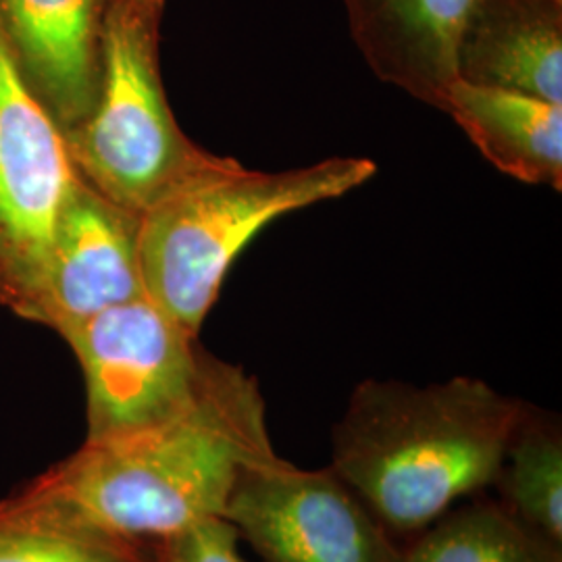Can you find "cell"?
<instances>
[{"mask_svg":"<svg viewBox=\"0 0 562 562\" xmlns=\"http://www.w3.org/2000/svg\"><path fill=\"white\" fill-rule=\"evenodd\" d=\"M273 457L257 378L209 352L199 390L180 415L117 440L83 442L0 506L130 542H159L223 517L241 475Z\"/></svg>","mask_w":562,"mask_h":562,"instance_id":"6da1fadb","label":"cell"},{"mask_svg":"<svg viewBox=\"0 0 562 562\" xmlns=\"http://www.w3.org/2000/svg\"><path fill=\"white\" fill-rule=\"evenodd\" d=\"M86 383V442L173 419L194 398L206 350L150 299L125 302L60 334Z\"/></svg>","mask_w":562,"mask_h":562,"instance_id":"5b68a950","label":"cell"},{"mask_svg":"<svg viewBox=\"0 0 562 562\" xmlns=\"http://www.w3.org/2000/svg\"><path fill=\"white\" fill-rule=\"evenodd\" d=\"M402 562H562V548L506 513L498 501L448 510L402 548Z\"/></svg>","mask_w":562,"mask_h":562,"instance_id":"5bb4252c","label":"cell"},{"mask_svg":"<svg viewBox=\"0 0 562 562\" xmlns=\"http://www.w3.org/2000/svg\"><path fill=\"white\" fill-rule=\"evenodd\" d=\"M0 562H155L153 543L41 521L0 506Z\"/></svg>","mask_w":562,"mask_h":562,"instance_id":"9a60e30c","label":"cell"},{"mask_svg":"<svg viewBox=\"0 0 562 562\" xmlns=\"http://www.w3.org/2000/svg\"><path fill=\"white\" fill-rule=\"evenodd\" d=\"M525 404L477 378L364 380L334 427L331 471L392 538H415L494 485Z\"/></svg>","mask_w":562,"mask_h":562,"instance_id":"7a4b0ae2","label":"cell"},{"mask_svg":"<svg viewBox=\"0 0 562 562\" xmlns=\"http://www.w3.org/2000/svg\"><path fill=\"white\" fill-rule=\"evenodd\" d=\"M446 113L503 173L561 190L562 104L457 80Z\"/></svg>","mask_w":562,"mask_h":562,"instance_id":"7c38bea8","label":"cell"},{"mask_svg":"<svg viewBox=\"0 0 562 562\" xmlns=\"http://www.w3.org/2000/svg\"><path fill=\"white\" fill-rule=\"evenodd\" d=\"M350 36L380 80L446 113L475 0H341Z\"/></svg>","mask_w":562,"mask_h":562,"instance_id":"30bf717a","label":"cell"},{"mask_svg":"<svg viewBox=\"0 0 562 562\" xmlns=\"http://www.w3.org/2000/svg\"><path fill=\"white\" fill-rule=\"evenodd\" d=\"M138 225L140 215L78 173L55 225L36 323L60 336L111 306L144 299Z\"/></svg>","mask_w":562,"mask_h":562,"instance_id":"ba28073f","label":"cell"},{"mask_svg":"<svg viewBox=\"0 0 562 562\" xmlns=\"http://www.w3.org/2000/svg\"><path fill=\"white\" fill-rule=\"evenodd\" d=\"M223 519L262 562H402V548L329 469L280 454L241 475Z\"/></svg>","mask_w":562,"mask_h":562,"instance_id":"52a82bcc","label":"cell"},{"mask_svg":"<svg viewBox=\"0 0 562 562\" xmlns=\"http://www.w3.org/2000/svg\"><path fill=\"white\" fill-rule=\"evenodd\" d=\"M375 171V162L362 157H331L288 171H250L234 161L183 183L140 215L146 299L199 336L232 262L265 225L344 196Z\"/></svg>","mask_w":562,"mask_h":562,"instance_id":"3957f363","label":"cell"},{"mask_svg":"<svg viewBox=\"0 0 562 562\" xmlns=\"http://www.w3.org/2000/svg\"><path fill=\"white\" fill-rule=\"evenodd\" d=\"M557 2H562V0H557Z\"/></svg>","mask_w":562,"mask_h":562,"instance_id":"e0dca14e","label":"cell"},{"mask_svg":"<svg viewBox=\"0 0 562 562\" xmlns=\"http://www.w3.org/2000/svg\"><path fill=\"white\" fill-rule=\"evenodd\" d=\"M78 171L0 34V304L36 323L60 209Z\"/></svg>","mask_w":562,"mask_h":562,"instance_id":"8992f818","label":"cell"},{"mask_svg":"<svg viewBox=\"0 0 562 562\" xmlns=\"http://www.w3.org/2000/svg\"><path fill=\"white\" fill-rule=\"evenodd\" d=\"M115 0H0V34L30 90L67 134L92 113Z\"/></svg>","mask_w":562,"mask_h":562,"instance_id":"9c48e42d","label":"cell"},{"mask_svg":"<svg viewBox=\"0 0 562 562\" xmlns=\"http://www.w3.org/2000/svg\"><path fill=\"white\" fill-rule=\"evenodd\" d=\"M165 0H115L102 38L92 113L63 134L76 171L102 196L142 215L183 183L229 167L181 132L161 78Z\"/></svg>","mask_w":562,"mask_h":562,"instance_id":"277c9868","label":"cell"},{"mask_svg":"<svg viewBox=\"0 0 562 562\" xmlns=\"http://www.w3.org/2000/svg\"><path fill=\"white\" fill-rule=\"evenodd\" d=\"M494 487L506 513L562 548V431L554 415L525 404Z\"/></svg>","mask_w":562,"mask_h":562,"instance_id":"4fadbf2b","label":"cell"},{"mask_svg":"<svg viewBox=\"0 0 562 562\" xmlns=\"http://www.w3.org/2000/svg\"><path fill=\"white\" fill-rule=\"evenodd\" d=\"M240 536L223 517H209L169 538L153 542L155 562H246Z\"/></svg>","mask_w":562,"mask_h":562,"instance_id":"2e32d148","label":"cell"},{"mask_svg":"<svg viewBox=\"0 0 562 562\" xmlns=\"http://www.w3.org/2000/svg\"><path fill=\"white\" fill-rule=\"evenodd\" d=\"M459 80L562 104V2L475 0L459 44Z\"/></svg>","mask_w":562,"mask_h":562,"instance_id":"8fae6325","label":"cell"}]
</instances>
